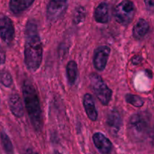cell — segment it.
<instances>
[{"mask_svg": "<svg viewBox=\"0 0 154 154\" xmlns=\"http://www.w3.org/2000/svg\"><path fill=\"white\" fill-rule=\"evenodd\" d=\"M83 104H84L86 114L89 119L92 121H96L98 118V113L96 111V106H95V102L93 96L89 93L84 95Z\"/></svg>", "mask_w": 154, "mask_h": 154, "instance_id": "7c38bea8", "label": "cell"}, {"mask_svg": "<svg viewBox=\"0 0 154 154\" xmlns=\"http://www.w3.org/2000/svg\"><path fill=\"white\" fill-rule=\"evenodd\" d=\"M66 75L69 84L74 85L76 82L77 77H78V66L73 60H71L68 63L66 67Z\"/></svg>", "mask_w": 154, "mask_h": 154, "instance_id": "2e32d148", "label": "cell"}, {"mask_svg": "<svg viewBox=\"0 0 154 154\" xmlns=\"http://www.w3.org/2000/svg\"><path fill=\"white\" fill-rule=\"evenodd\" d=\"M125 99H126V101L128 103L133 105V106L137 107V108H140V107L144 105V100L141 97L136 96V95L127 94L126 97H125Z\"/></svg>", "mask_w": 154, "mask_h": 154, "instance_id": "d6986e66", "label": "cell"}, {"mask_svg": "<svg viewBox=\"0 0 154 154\" xmlns=\"http://www.w3.org/2000/svg\"><path fill=\"white\" fill-rule=\"evenodd\" d=\"M5 53L4 50L2 48V47L0 46V65H3L5 63Z\"/></svg>", "mask_w": 154, "mask_h": 154, "instance_id": "7402d4cb", "label": "cell"}, {"mask_svg": "<svg viewBox=\"0 0 154 154\" xmlns=\"http://www.w3.org/2000/svg\"><path fill=\"white\" fill-rule=\"evenodd\" d=\"M8 105L10 111L14 117L20 118L23 116V107L19 95L17 93H12L9 97Z\"/></svg>", "mask_w": 154, "mask_h": 154, "instance_id": "30bf717a", "label": "cell"}, {"mask_svg": "<svg viewBox=\"0 0 154 154\" xmlns=\"http://www.w3.org/2000/svg\"><path fill=\"white\" fill-rule=\"evenodd\" d=\"M0 82L5 87H10L13 84V79L8 71L2 70L0 72Z\"/></svg>", "mask_w": 154, "mask_h": 154, "instance_id": "ffe728a7", "label": "cell"}, {"mask_svg": "<svg viewBox=\"0 0 154 154\" xmlns=\"http://www.w3.org/2000/svg\"><path fill=\"white\" fill-rule=\"evenodd\" d=\"M15 30L13 22L7 16L0 17V38L7 44H11L14 38Z\"/></svg>", "mask_w": 154, "mask_h": 154, "instance_id": "52a82bcc", "label": "cell"}, {"mask_svg": "<svg viewBox=\"0 0 154 154\" xmlns=\"http://www.w3.org/2000/svg\"><path fill=\"white\" fill-rule=\"evenodd\" d=\"M110 53L111 48L108 46L99 47L96 50L93 57V65L96 70L102 72L105 69Z\"/></svg>", "mask_w": 154, "mask_h": 154, "instance_id": "ba28073f", "label": "cell"}, {"mask_svg": "<svg viewBox=\"0 0 154 154\" xmlns=\"http://www.w3.org/2000/svg\"><path fill=\"white\" fill-rule=\"evenodd\" d=\"M25 154H38V153H36V152L33 151V150H27Z\"/></svg>", "mask_w": 154, "mask_h": 154, "instance_id": "cb8c5ba5", "label": "cell"}, {"mask_svg": "<svg viewBox=\"0 0 154 154\" xmlns=\"http://www.w3.org/2000/svg\"><path fill=\"white\" fill-rule=\"evenodd\" d=\"M35 0H10L9 8L14 14H20L32 5Z\"/></svg>", "mask_w": 154, "mask_h": 154, "instance_id": "5bb4252c", "label": "cell"}, {"mask_svg": "<svg viewBox=\"0 0 154 154\" xmlns=\"http://www.w3.org/2000/svg\"><path fill=\"white\" fill-rule=\"evenodd\" d=\"M90 85L93 93L103 105H108L112 98V91L103 81L102 78L96 73L90 75Z\"/></svg>", "mask_w": 154, "mask_h": 154, "instance_id": "5b68a950", "label": "cell"}, {"mask_svg": "<svg viewBox=\"0 0 154 154\" xmlns=\"http://www.w3.org/2000/svg\"><path fill=\"white\" fill-rule=\"evenodd\" d=\"M54 154H62V153H60V152H58V151H55L54 153Z\"/></svg>", "mask_w": 154, "mask_h": 154, "instance_id": "d4e9b609", "label": "cell"}, {"mask_svg": "<svg viewBox=\"0 0 154 154\" xmlns=\"http://www.w3.org/2000/svg\"><path fill=\"white\" fill-rule=\"evenodd\" d=\"M130 135L135 139H142L147 135L150 129V119L144 113H138L131 116L128 123Z\"/></svg>", "mask_w": 154, "mask_h": 154, "instance_id": "3957f363", "label": "cell"}, {"mask_svg": "<svg viewBox=\"0 0 154 154\" xmlns=\"http://www.w3.org/2000/svg\"><path fill=\"white\" fill-rule=\"evenodd\" d=\"M26 42L24 50V61L26 68L35 72L40 67L43 57V48L34 20H29L26 26Z\"/></svg>", "mask_w": 154, "mask_h": 154, "instance_id": "6da1fadb", "label": "cell"}, {"mask_svg": "<svg viewBox=\"0 0 154 154\" xmlns=\"http://www.w3.org/2000/svg\"><path fill=\"white\" fill-rule=\"evenodd\" d=\"M0 138H1V142L2 147L5 153L7 154H14V147L8 135L5 132H1L0 133Z\"/></svg>", "mask_w": 154, "mask_h": 154, "instance_id": "e0dca14e", "label": "cell"}, {"mask_svg": "<svg viewBox=\"0 0 154 154\" xmlns=\"http://www.w3.org/2000/svg\"><path fill=\"white\" fill-rule=\"evenodd\" d=\"M144 4L147 10L152 13L154 9V0H144Z\"/></svg>", "mask_w": 154, "mask_h": 154, "instance_id": "44dd1931", "label": "cell"}, {"mask_svg": "<svg viewBox=\"0 0 154 154\" xmlns=\"http://www.w3.org/2000/svg\"><path fill=\"white\" fill-rule=\"evenodd\" d=\"M94 19L99 23H107L110 20L109 6L108 3L101 2L94 11Z\"/></svg>", "mask_w": 154, "mask_h": 154, "instance_id": "8fae6325", "label": "cell"}, {"mask_svg": "<svg viewBox=\"0 0 154 154\" xmlns=\"http://www.w3.org/2000/svg\"><path fill=\"white\" fill-rule=\"evenodd\" d=\"M143 58L140 56H135L132 59V63L134 65H138L142 62Z\"/></svg>", "mask_w": 154, "mask_h": 154, "instance_id": "603a6c76", "label": "cell"}, {"mask_svg": "<svg viewBox=\"0 0 154 154\" xmlns=\"http://www.w3.org/2000/svg\"><path fill=\"white\" fill-rule=\"evenodd\" d=\"M26 108L32 125L36 132L42 130V117L40 100L35 88L30 81H24L22 87Z\"/></svg>", "mask_w": 154, "mask_h": 154, "instance_id": "7a4b0ae2", "label": "cell"}, {"mask_svg": "<svg viewBox=\"0 0 154 154\" xmlns=\"http://www.w3.org/2000/svg\"><path fill=\"white\" fill-rule=\"evenodd\" d=\"M69 0H50L47 6L46 16L50 22H56L66 12Z\"/></svg>", "mask_w": 154, "mask_h": 154, "instance_id": "8992f818", "label": "cell"}, {"mask_svg": "<svg viewBox=\"0 0 154 154\" xmlns=\"http://www.w3.org/2000/svg\"><path fill=\"white\" fill-rule=\"evenodd\" d=\"M107 125L111 129V132L117 134L122 126V118L117 110L111 111L107 119Z\"/></svg>", "mask_w": 154, "mask_h": 154, "instance_id": "4fadbf2b", "label": "cell"}, {"mask_svg": "<svg viewBox=\"0 0 154 154\" xmlns=\"http://www.w3.org/2000/svg\"><path fill=\"white\" fill-rule=\"evenodd\" d=\"M149 31V23L144 19H139L135 24L132 29V35L134 38L136 40H141Z\"/></svg>", "mask_w": 154, "mask_h": 154, "instance_id": "9a60e30c", "label": "cell"}, {"mask_svg": "<svg viewBox=\"0 0 154 154\" xmlns=\"http://www.w3.org/2000/svg\"><path fill=\"white\" fill-rule=\"evenodd\" d=\"M86 18V9L83 6H78L75 8L73 15V21L75 25H81Z\"/></svg>", "mask_w": 154, "mask_h": 154, "instance_id": "ac0fdd59", "label": "cell"}, {"mask_svg": "<svg viewBox=\"0 0 154 154\" xmlns=\"http://www.w3.org/2000/svg\"><path fill=\"white\" fill-rule=\"evenodd\" d=\"M136 8L130 0H117L114 7L113 14L118 23L127 26L130 23L135 17Z\"/></svg>", "mask_w": 154, "mask_h": 154, "instance_id": "277c9868", "label": "cell"}, {"mask_svg": "<svg viewBox=\"0 0 154 154\" xmlns=\"http://www.w3.org/2000/svg\"><path fill=\"white\" fill-rule=\"evenodd\" d=\"M94 145L102 154H111L112 150V143L101 132H96L93 136Z\"/></svg>", "mask_w": 154, "mask_h": 154, "instance_id": "9c48e42d", "label": "cell"}]
</instances>
